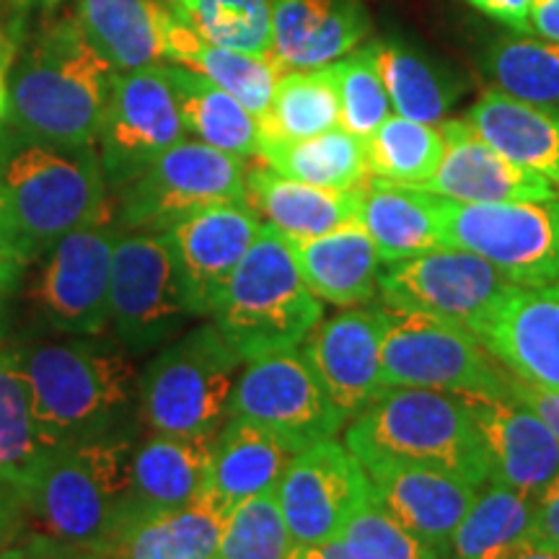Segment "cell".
<instances>
[{"label": "cell", "instance_id": "6da1fadb", "mask_svg": "<svg viewBox=\"0 0 559 559\" xmlns=\"http://www.w3.org/2000/svg\"><path fill=\"white\" fill-rule=\"evenodd\" d=\"M32 409L50 449L130 428L138 373L120 342L99 334L32 340L21 345Z\"/></svg>", "mask_w": 559, "mask_h": 559}, {"label": "cell", "instance_id": "7a4b0ae2", "mask_svg": "<svg viewBox=\"0 0 559 559\" xmlns=\"http://www.w3.org/2000/svg\"><path fill=\"white\" fill-rule=\"evenodd\" d=\"M115 70L73 16L39 32L9 81V124L26 143L94 145Z\"/></svg>", "mask_w": 559, "mask_h": 559}, {"label": "cell", "instance_id": "3957f363", "mask_svg": "<svg viewBox=\"0 0 559 559\" xmlns=\"http://www.w3.org/2000/svg\"><path fill=\"white\" fill-rule=\"evenodd\" d=\"M135 443V432L124 428L47 453L24 487L26 513L39 534L109 559L130 515Z\"/></svg>", "mask_w": 559, "mask_h": 559}, {"label": "cell", "instance_id": "277c9868", "mask_svg": "<svg viewBox=\"0 0 559 559\" xmlns=\"http://www.w3.org/2000/svg\"><path fill=\"white\" fill-rule=\"evenodd\" d=\"M362 469L391 464L432 466L485 487L489 456L466 396L432 389H383L345 430Z\"/></svg>", "mask_w": 559, "mask_h": 559}, {"label": "cell", "instance_id": "5b68a950", "mask_svg": "<svg viewBox=\"0 0 559 559\" xmlns=\"http://www.w3.org/2000/svg\"><path fill=\"white\" fill-rule=\"evenodd\" d=\"M210 317L239 358L251 362L300 347L324 319V304L300 275L290 241L262 221Z\"/></svg>", "mask_w": 559, "mask_h": 559}, {"label": "cell", "instance_id": "8992f818", "mask_svg": "<svg viewBox=\"0 0 559 559\" xmlns=\"http://www.w3.org/2000/svg\"><path fill=\"white\" fill-rule=\"evenodd\" d=\"M0 179L16 241L29 257L47 254L62 236L109 218L107 177L94 145L19 140L0 148Z\"/></svg>", "mask_w": 559, "mask_h": 559}, {"label": "cell", "instance_id": "52a82bcc", "mask_svg": "<svg viewBox=\"0 0 559 559\" xmlns=\"http://www.w3.org/2000/svg\"><path fill=\"white\" fill-rule=\"evenodd\" d=\"M241 358L215 324L181 334L138 376V415L151 432L215 438L230 415Z\"/></svg>", "mask_w": 559, "mask_h": 559}, {"label": "cell", "instance_id": "ba28073f", "mask_svg": "<svg viewBox=\"0 0 559 559\" xmlns=\"http://www.w3.org/2000/svg\"><path fill=\"white\" fill-rule=\"evenodd\" d=\"M513 379L466 326L391 311L381 347V381L386 389H432L474 400H510Z\"/></svg>", "mask_w": 559, "mask_h": 559}, {"label": "cell", "instance_id": "9c48e42d", "mask_svg": "<svg viewBox=\"0 0 559 559\" xmlns=\"http://www.w3.org/2000/svg\"><path fill=\"white\" fill-rule=\"evenodd\" d=\"M443 247L479 254L515 285L559 283V194L523 202H440Z\"/></svg>", "mask_w": 559, "mask_h": 559}, {"label": "cell", "instance_id": "30bf717a", "mask_svg": "<svg viewBox=\"0 0 559 559\" xmlns=\"http://www.w3.org/2000/svg\"><path fill=\"white\" fill-rule=\"evenodd\" d=\"M198 317L166 234H120L111 260L109 324L130 355L166 345Z\"/></svg>", "mask_w": 559, "mask_h": 559}, {"label": "cell", "instance_id": "8fae6325", "mask_svg": "<svg viewBox=\"0 0 559 559\" xmlns=\"http://www.w3.org/2000/svg\"><path fill=\"white\" fill-rule=\"evenodd\" d=\"M247 158L181 140L120 192L122 226L166 234L198 210L247 202Z\"/></svg>", "mask_w": 559, "mask_h": 559}, {"label": "cell", "instance_id": "7c38bea8", "mask_svg": "<svg viewBox=\"0 0 559 559\" xmlns=\"http://www.w3.org/2000/svg\"><path fill=\"white\" fill-rule=\"evenodd\" d=\"M510 280L479 254L440 247L379 272L383 306L400 313L443 319L472 330L510 290Z\"/></svg>", "mask_w": 559, "mask_h": 559}, {"label": "cell", "instance_id": "4fadbf2b", "mask_svg": "<svg viewBox=\"0 0 559 559\" xmlns=\"http://www.w3.org/2000/svg\"><path fill=\"white\" fill-rule=\"evenodd\" d=\"M230 415L262 425L293 453L334 438L347 419L326 396L300 347L247 362L230 396Z\"/></svg>", "mask_w": 559, "mask_h": 559}, {"label": "cell", "instance_id": "5bb4252c", "mask_svg": "<svg viewBox=\"0 0 559 559\" xmlns=\"http://www.w3.org/2000/svg\"><path fill=\"white\" fill-rule=\"evenodd\" d=\"M187 135L164 66L115 73L102 117V166L109 190L122 192Z\"/></svg>", "mask_w": 559, "mask_h": 559}, {"label": "cell", "instance_id": "9a60e30c", "mask_svg": "<svg viewBox=\"0 0 559 559\" xmlns=\"http://www.w3.org/2000/svg\"><path fill=\"white\" fill-rule=\"evenodd\" d=\"M370 495L368 472L334 438L293 453L275 487L280 513L300 549L340 539Z\"/></svg>", "mask_w": 559, "mask_h": 559}, {"label": "cell", "instance_id": "2e32d148", "mask_svg": "<svg viewBox=\"0 0 559 559\" xmlns=\"http://www.w3.org/2000/svg\"><path fill=\"white\" fill-rule=\"evenodd\" d=\"M122 230L109 218L62 236L47 251L32 300L41 321L62 334H102L109 326L111 260Z\"/></svg>", "mask_w": 559, "mask_h": 559}, {"label": "cell", "instance_id": "e0dca14e", "mask_svg": "<svg viewBox=\"0 0 559 559\" xmlns=\"http://www.w3.org/2000/svg\"><path fill=\"white\" fill-rule=\"evenodd\" d=\"M389 319L386 306H355L321 319L300 342L313 376L347 419L386 389L381 381V347Z\"/></svg>", "mask_w": 559, "mask_h": 559}, {"label": "cell", "instance_id": "ac0fdd59", "mask_svg": "<svg viewBox=\"0 0 559 559\" xmlns=\"http://www.w3.org/2000/svg\"><path fill=\"white\" fill-rule=\"evenodd\" d=\"M469 332L519 381L559 391V283L510 285Z\"/></svg>", "mask_w": 559, "mask_h": 559}, {"label": "cell", "instance_id": "d6986e66", "mask_svg": "<svg viewBox=\"0 0 559 559\" xmlns=\"http://www.w3.org/2000/svg\"><path fill=\"white\" fill-rule=\"evenodd\" d=\"M260 228L262 218L247 202H226L198 210L166 230L198 317L213 311L228 277L260 236Z\"/></svg>", "mask_w": 559, "mask_h": 559}, {"label": "cell", "instance_id": "ffe728a7", "mask_svg": "<svg viewBox=\"0 0 559 559\" xmlns=\"http://www.w3.org/2000/svg\"><path fill=\"white\" fill-rule=\"evenodd\" d=\"M368 477L376 502L391 519L400 521L440 559H449L453 531L477 500L481 487L459 474L415 464L381 466L370 469Z\"/></svg>", "mask_w": 559, "mask_h": 559}, {"label": "cell", "instance_id": "44dd1931", "mask_svg": "<svg viewBox=\"0 0 559 559\" xmlns=\"http://www.w3.org/2000/svg\"><path fill=\"white\" fill-rule=\"evenodd\" d=\"M440 130L445 140L443 158L436 174L419 190L445 200L472 202V205L557 198L549 179L502 156L466 120H443Z\"/></svg>", "mask_w": 559, "mask_h": 559}, {"label": "cell", "instance_id": "7402d4cb", "mask_svg": "<svg viewBox=\"0 0 559 559\" xmlns=\"http://www.w3.org/2000/svg\"><path fill=\"white\" fill-rule=\"evenodd\" d=\"M489 456V481L539 500L559 477V440L539 415L513 400L466 396Z\"/></svg>", "mask_w": 559, "mask_h": 559}, {"label": "cell", "instance_id": "603a6c76", "mask_svg": "<svg viewBox=\"0 0 559 559\" xmlns=\"http://www.w3.org/2000/svg\"><path fill=\"white\" fill-rule=\"evenodd\" d=\"M272 58L283 70L326 68L370 32L362 0H270Z\"/></svg>", "mask_w": 559, "mask_h": 559}, {"label": "cell", "instance_id": "cb8c5ba5", "mask_svg": "<svg viewBox=\"0 0 559 559\" xmlns=\"http://www.w3.org/2000/svg\"><path fill=\"white\" fill-rule=\"evenodd\" d=\"M210 466L213 438L151 432L138 440L132 451L128 521L190 506L207 492Z\"/></svg>", "mask_w": 559, "mask_h": 559}, {"label": "cell", "instance_id": "d4e9b609", "mask_svg": "<svg viewBox=\"0 0 559 559\" xmlns=\"http://www.w3.org/2000/svg\"><path fill=\"white\" fill-rule=\"evenodd\" d=\"M73 19L115 73L166 60L174 11L160 0H75Z\"/></svg>", "mask_w": 559, "mask_h": 559}, {"label": "cell", "instance_id": "484cf974", "mask_svg": "<svg viewBox=\"0 0 559 559\" xmlns=\"http://www.w3.org/2000/svg\"><path fill=\"white\" fill-rule=\"evenodd\" d=\"M311 293L332 306L355 309L379 293L381 257L360 223L311 239H288Z\"/></svg>", "mask_w": 559, "mask_h": 559}, {"label": "cell", "instance_id": "4316f807", "mask_svg": "<svg viewBox=\"0 0 559 559\" xmlns=\"http://www.w3.org/2000/svg\"><path fill=\"white\" fill-rule=\"evenodd\" d=\"M247 202L285 239H311L360 223V190H326L267 166L247 171Z\"/></svg>", "mask_w": 559, "mask_h": 559}, {"label": "cell", "instance_id": "83f0119b", "mask_svg": "<svg viewBox=\"0 0 559 559\" xmlns=\"http://www.w3.org/2000/svg\"><path fill=\"white\" fill-rule=\"evenodd\" d=\"M438 194L419 187L368 179L360 187V226L379 249L383 264L409 260L443 247Z\"/></svg>", "mask_w": 559, "mask_h": 559}, {"label": "cell", "instance_id": "f1b7e54d", "mask_svg": "<svg viewBox=\"0 0 559 559\" xmlns=\"http://www.w3.org/2000/svg\"><path fill=\"white\" fill-rule=\"evenodd\" d=\"M466 124L495 151L559 185V115L492 88L466 111Z\"/></svg>", "mask_w": 559, "mask_h": 559}, {"label": "cell", "instance_id": "f546056e", "mask_svg": "<svg viewBox=\"0 0 559 559\" xmlns=\"http://www.w3.org/2000/svg\"><path fill=\"white\" fill-rule=\"evenodd\" d=\"M228 513L207 489L185 508L135 515L109 559H215Z\"/></svg>", "mask_w": 559, "mask_h": 559}, {"label": "cell", "instance_id": "4dcf8cb0", "mask_svg": "<svg viewBox=\"0 0 559 559\" xmlns=\"http://www.w3.org/2000/svg\"><path fill=\"white\" fill-rule=\"evenodd\" d=\"M293 451L262 425L230 415L213 438L210 492L228 510L262 492H275Z\"/></svg>", "mask_w": 559, "mask_h": 559}, {"label": "cell", "instance_id": "1f68e13d", "mask_svg": "<svg viewBox=\"0 0 559 559\" xmlns=\"http://www.w3.org/2000/svg\"><path fill=\"white\" fill-rule=\"evenodd\" d=\"M166 60L174 62V66L190 68L194 73H200L202 79L228 91L260 122L267 115L280 75L285 73L275 58H260V55H247L210 45L200 34H194L190 26L181 24L177 16H174L169 37H166Z\"/></svg>", "mask_w": 559, "mask_h": 559}, {"label": "cell", "instance_id": "d6a6232c", "mask_svg": "<svg viewBox=\"0 0 559 559\" xmlns=\"http://www.w3.org/2000/svg\"><path fill=\"white\" fill-rule=\"evenodd\" d=\"M185 130L213 148L251 158L260 153L262 124L243 104L190 68L164 62Z\"/></svg>", "mask_w": 559, "mask_h": 559}, {"label": "cell", "instance_id": "836d02e7", "mask_svg": "<svg viewBox=\"0 0 559 559\" xmlns=\"http://www.w3.org/2000/svg\"><path fill=\"white\" fill-rule=\"evenodd\" d=\"M370 45L394 115L425 124L443 122L464 91L456 75L407 41L381 39Z\"/></svg>", "mask_w": 559, "mask_h": 559}, {"label": "cell", "instance_id": "e575fe53", "mask_svg": "<svg viewBox=\"0 0 559 559\" xmlns=\"http://www.w3.org/2000/svg\"><path fill=\"white\" fill-rule=\"evenodd\" d=\"M257 158L283 177L326 190H360L370 179L366 140L342 128L304 140L262 138Z\"/></svg>", "mask_w": 559, "mask_h": 559}, {"label": "cell", "instance_id": "d590c367", "mask_svg": "<svg viewBox=\"0 0 559 559\" xmlns=\"http://www.w3.org/2000/svg\"><path fill=\"white\" fill-rule=\"evenodd\" d=\"M50 451L34 419L21 349H3L0 353V479L13 481L24 492Z\"/></svg>", "mask_w": 559, "mask_h": 559}, {"label": "cell", "instance_id": "8d00e7d4", "mask_svg": "<svg viewBox=\"0 0 559 559\" xmlns=\"http://www.w3.org/2000/svg\"><path fill=\"white\" fill-rule=\"evenodd\" d=\"M536 500L487 481L449 544V559H495L528 539Z\"/></svg>", "mask_w": 559, "mask_h": 559}, {"label": "cell", "instance_id": "74e56055", "mask_svg": "<svg viewBox=\"0 0 559 559\" xmlns=\"http://www.w3.org/2000/svg\"><path fill=\"white\" fill-rule=\"evenodd\" d=\"M262 138L304 140L340 128V94L332 66L285 70L264 115Z\"/></svg>", "mask_w": 559, "mask_h": 559}, {"label": "cell", "instance_id": "f35d334b", "mask_svg": "<svg viewBox=\"0 0 559 559\" xmlns=\"http://www.w3.org/2000/svg\"><path fill=\"white\" fill-rule=\"evenodd\" d=\"M481 68L502 94L559 115V41L528 34L498 39Z\"/></svg>", "mask_w": 559, "mask_h": 559}, {"label": "cell", "instance_id": "ab89813d", "mask_svg": "<svg viewBox=\"0 0 559 559\" xmlns=\"http://www.w3.org/2000/svg\"><path fill=\"white\" fill-rule=\"evenodd\" d=\"M445 140L438 124H425L391 115L366 140V160L370 179L391 185L423 187L443 158Z\"/></svg>", "mask_w": 559, "mask_h": 559}, {"label": "cell", "instance_id": "60d3db41", "mask_svg": "<svg viewBox=\"0 0 559 559\" xmlns=\"http://www.w3.org/2000/svg\"><path fill=\"white\" fill-rule=\"evenodd\" d=\"M169 5L181 24L210 45L272 58L270 0H171Z\"/></svg>", "mask_w": 559, "mask_h": 559}, {"label": "cell", "instance_id": "b9f144b4", "mask_svg": "<svg viewBox=\"0 0 559 559\" xmlns=\"http://www.w3.org/2000/svg\"><path fill=\"white\" fill-rule=\"evenodd\" d=\"M300 547L285 526L275 492L230 508L215 559H298Z\"/></svg>", "mask_w": 559, "mask_h": 559}, {"label": "cell", "instance_id": "7bdbcfd3", "mask_svg": "<svg viewBox=\"0 0 559 559\" xmlns=\"http://www.w3.org/2000/svg\"><path fill=\"white\" fill-rule=\"evenodd\" d=\"M340 94V128L368 140L391 117V102L376 66L373 45L358 47L332 62Z\"/></svg>", "mask_w": 559, "mask_h": 559}, {"label": "cell", "instance_id": "ee69618b", "mask_svg": "<svg viewBox=\"0 0 559 559\" xmlns=\"http://www.w3.org/2000/svg\"><path fill=\"white\" fill-rule=\"evenodd\" d=\"M353 559H440L376 502L373 495L340 534Z\"/></svg>", "mask_w": 559, "mask_h": 559}, {"label": "cell", "instance_id": "f6af8a7d", "mask_svg": "<svg viewBox=\"0 0 559 559\" xmlns=\"http://www.w3.org/2000/svg\"><path fill=\"white\" fill-rule=\"evenodd\" d=\"M542 547L559 549V477L544 489V495L536 500L534 519H531L528 539Z\"/></svg>", "mask_w": 559, "mask_h": 559}, {"label": "cell", "instance_id": "bcb514c9", "mask_svg": "<svg viewBox=\"0 0 559 559\" xmlns=\"http://www.w3.org/2000/svg\"><path fill=\"white\" fill-rule=\"evenodd\" d=\"M26 521H29V513H26V500L21 487L9 479H0V549L21 542Z\"/></svg>", "mask_w": 559, "mask_h": 559}, {"label": "cell", "instance_id": "7dc6e473", "mask_svg": "<svg viewBox=\"0 0 559 559\" xmlns=\"http://www.w3.org/2000/svg\"><path fill=\"white\" fill-rule=\"evenodd\" d=\"M510 400L523 404V407H528L534 415H539L544 423H547V428L555 432V438L559 440V391L531 386V383L513 379Z\"/></svg>", "mask_w": 559, "mask_h": 559}, {"label": "cell", "instance_id": "c3c4849f", "mask_svg": "<svg viewBox=\"0 0 559 559\" xmlns=\"http://www.w3.org/2000/svg\"><path fill=\"white\" fill-rule=\"evenodd\" d=\"M464 3H469L472 9L508 26L515 34H528V16L534 0H464Z\"/></svg>", "mask_w": 559, "mask_h": 559}, {"label": "cell", "instance_id": "681fc988", "mask_svg": "<svg viewBox=\"0 0 559 559\" xmlns=\"http://www.w3.org/2000/svg\"><path fill=\"white\" fill-rule=\"evenodd\" d=\"M32 262L29 251L13 239H0V300L16 288L26 264Z\"/></svg>", "mask_w": 559, "mask_h": 559}, {"label": "cell", "instance_id": "f907efd6", "mask_svg": "<svg viewBox=\"0 0 559 559\" xmlns=\"http://www.w3.org/2000/svg\"><path fill=\"white\" fill-rule=\"evenodd\" d=\"M24 544L29 547L32 559H107L102 555H94V551L70 547V544H62L47 534L24 536Z\"/></svg>", "mask_w": 559, "mask_h": 559}, {"label": "cell", "instance_id": "816d5d0a", "mask_svg": "<svg viewBox=\"0 0 559 559\" xmlns=\"http://www.w3.org/2000/svg\"><path fill=\"white\" fill-rule=\"evenodd\" d=\"M528 37L559 41V0H534L528 16Z\"/></svg>", "mask_w": 559, "mask_h": 559}, {"label": "cell", "instance_id": "f5cc1de1", "mask_svg": "<svg viewBox=\"0 0 559 559\" xmlns=\"http://www.w3.org/2000/svg\"><path fill=\"white\" fill-rule=\"evenodd\" d=\"M495 559H559V549H549L542 547V544L534 542H521L515 547H510L508 551H502Z\"/></svg>", "mask_w": 559, "mask_h": 559}, {"label": "cell", "instance_id": "db71d44e", "mask_svg": "<svg viewBox=\"0 0 559 559\" xmlns=\"http://www.w3.org/2000/svg\"><path fill=\"white\" fill-rule=\"evenodd\" d=\"M298 559H353V557H349V551L342 547L340 539H332L326 544H319V547L300 549Z\"/></svg>", "mask_w": 559, "mask_h": 559}, {"label": "cell", "instance_id": "11a10c76", "mask_svg": "<svg viewBox=\"0 0 559 559\" xmlns=\"http://www.w3.org/2000/svg\"><path fill=\"white\" fill-rule=\"evenodd\" d=\"M13 58H16V41H13V34L0 24V68L9 70Z\"/></svg>", "mask_w": 559, "mask_h": 559}, {"label": "cell", "instance_id": "9f6ffc18", "mask_svg": "<svg viewBox=\"0 0 559 559\" xmlns=\"http://www.w3.org/2000/svg\"><path fill=\"white\" fill-rule=\"evenodd\" d=\"M0 239H13L16 241V234H13V223L9 213V200H5L3 179H0Z\"/></svg>", "mask_w": 559, "mask_h": 559}, {"label": "cell", "instance_id": "6f0895ef", "mask_svg": "<svg viewBox=\"0 0 559 559\" xmlns=\"http://www.w3.org/2000/svg\"><path fill=\"white\" fill-rule=\"evenodd\" d=\"M0 559H32V551L24 544V539H21L16 544H11V547L0 549Z\"/></svg>", "mask_w": 559, "mask_h": 559}, {"label": "cell", "instance_id": "680465c9", "mask_svg": "<svg viewBox=\"0 0 559 559\" xmlns=\"http://www.w3.org/2000/svg\"><path fill=\"white\" fill-rule=\"evenodd\" d=\"M9 70L0 68V122L9 117V79H5Z\"/></svg>", "mask_w": 559, "mask_h": 559}, {"label": "cell", "instance_id": "91938a15", "mask_svg": "<svg viewBox=\"0 0 559 559\" xmlns=\"http://www.w3.org/2000/svg\"><path fill=\"white\" fill-rule=\"evenodd\" d=\"M11 3H16L19 9H39V5L60 3V0H11Z\"/></svg>", "mask_w": 559, "mask_h": 559}]
</instances>
